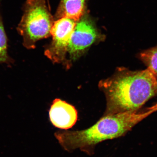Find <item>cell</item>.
I'll return each mask as SVG.
<instances>
[{"instance_id":"cell-9","label":"cell","mask_w":157,"mask_h":157,"mask_svg":"<svg viewBox=\"0 0 157 157\" xmlns=\"http://www.w3.org/2000/svg\"><path fill=\"white\" fill-rule=\"evenodd\" d=\"M8 59L7 37L0 17V62H6Z\"/></svg>"},{"instance_id":"cell-7","label":"cell","mask_w":157,"mask_h":157,"mask_svg":"<svg viewBox=\"0 0 157 157\" xmlns=\"http://www.w3.org/2000/svg\"><path fill=\"white\" fill-rule=\"evenodd\" d=\"M88 1V0H61L54 17V21L63 17L77 21L87 11Z\"/></svg>"},{"instance_id":"cell-2","label":"cell","mask_w":157,"mask_h":157,"mask_svg":"<svg viewBox=\"0 0 157 157\" xmlns=\"http://www.w3.org/2000/svg\"><path fill=\"white\" fill-rule=\"evenodd\" d=\"M154 113L126 112L104 115L94 125L80 131H59L55 136L61 146L68 152L79 149L90 155L94 153L98 144L123 136L135 125Z\"/></svg>"},{"instance_id":"cell-1","label":"cell","mask_w":157,"mask_h":157,"mask_svg":"<svg viewBox=\"0 0 157 157\" xmlns=\"http://www.w3.org/2000/svg\"><path fill=\"white\" fill-rule=\"evenodd\" d=\"M98 86L107 101L104 115L133 112L157 94V78L148 68L135 71L119 68Z\"/></svg>"},{"instance_id":"cell-10","label":"cell","mask_w":157,"mask_h":157,"mask_svg":"<svg viewBox=\"0 0 157 157\" xmlns=\"http://www.w3.org/2000/svg\"><path fill=\"white\" fill-rule=\"evenodd\" d=\"M147 109L152 110L154 112H156L157 111V104L151 107H149V108H147Z\"/></svg>"},{"instance_id":"cell-3","label":"cell","mask_w":157,"mask_h":157,"mask_svg":"<svg viewBox=\"0 0 157 157\" xmlns=\"http://www.w3.org/2000/svg\"><path fill=\"white\" fill-rule=\"evenodd\" d=\"M17 30L28 49L35 48L37 41L51 36L54 19L46 0H27Z\"/></svg>"},{"instance_id":"cell-8","label":"cell","mask_w":157,"mask_h":157,"mask_svg":"<svg viewBox=\"0 0 157 157\" xmlns=\"http://www.w3.org/2000/svg\"><path fill=\"white\" fill-rule=\"evenodd\" d=\"M140 57L157 78V47L141 52Z\"/></svg>"},{"instance_id":"cell-6","label":"cell","mask_w":157,"mask_h":157,"mask_svg":"<svg viewBox=\"0 0 157 157\" xmlns=\"http://www.w3.org/2000/svg\"><path fill=\"white\" fill-rule=\"evenodd\" d=\"M49 115L51 122L55 127L65 130L72 128L78 117L75 107L59 99L53 101Z\"/></svg>"},{"instance_id":"cell-5","label":"cell","mask_w":157,"mask_h":157,"mask_svg":"<svg viewBox=\"0 0 157 157\" xmlns=\"http://www.w3.org/2000/svg\"><path fill=\"white\" fill-rule=\"evenodd\" d=\"M77 21L63 17L55 21L51 31L52 41L45 49V55L53 63H62L69 67L67 60L68 45Z\"/></svg>"},{"instance_id":"cell-4","label":"cell","mask_w":157,"mask_h":157,"mask_svg":"<svg viewBox=\"0 0 157 157\" xmlns=\"http://www.w3.org/2000/svg\"><path fill=\"white\" fill-rule=\"evenodd\" d=\"M104 39L105 36L86 11L77 21L71 36L67 50L70 60L78 59L92 45Z\"/></svg>"}]
</instances>
